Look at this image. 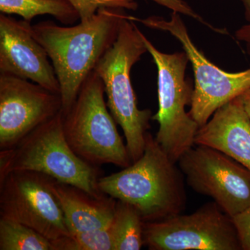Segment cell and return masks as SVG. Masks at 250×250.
Instances as JSON below:
<instances>
[{
    "mask_svg": "<svg viewBox=\"0 0 250 250\" xmlns=\"http://www.w3.org/2000/svg\"><path fill=\"white\" fill-rule=\"evenodd\" d=\"M109 228L71 233L52 241L54 250H113Z\"/></svg>",
    "mask_w": 250,
    "mask_h": 250,
    "instance_id": "cell-18",
    "label": "cell"
},
{
    "mask_svg": "<svg viewBox=\"0 0 250 250\" xmlns=\"http://www.w3.org/2000/svg\"><path fill=\"white\" fill-rule=\"evenodd\" d=\"M49 59L45 48L33 36L31 22L0 15V73L32 81L61 95Z\"/></svg>",
    "mask_w": 250,
    "mask_h": 250,
    "instance_id": "cell-12",
    "label": "cell"
},
{
    "mask_svg": "<svg viewBox=\"0 0 250 250\" xmlns=\"http://www.w3.org/2000/svg\"><path fill=\"white\" fill-rule=\"evenodd\" d=\"M104 85L95 71L81 87L75 103L63 115L62 127L69 146L81 159L95 166L131 165L129 152L108 111Z\"/></svg>",
    "mask_w": 250,
    "mask_h": 250,
    "instance_id": "cell-5",
    "label": "cell"
},
{
    "mask_svg": "<svg viewBox=\"0 0 250 250\" xmlns=\"http://www.w3.org/2000/svg\"><path fill=\"white\" fill-rule=\"evenodd\" d=\"M195 145L217 149L250 170V90L217 109L199 128Z\"/></svg>",
    "mask_w": 250,
    "mask_h": 250,
    "instance_id": "cell-13",
    "label": "cell"
},
{
    "mask_svg": "<svg viewBox=\"0 0 250 250\" xmlns=\"http://www.w3.org/2000/svg\"><path fill=\"white\" fill-rule=\"evenodd\" d=\"M150 133L142 156L123 170L100 177V191L126 202L144 222L166 220L185 210L184 176Z\"/></svg>",
    "mask_w": 250,
    "mask_h": 250,
    "instance_id": "cell-2",
    "label": "cell"
},
{
    "mask_svg": "<svg viewBox=\"0 0 250 250\" xmlns=\"http://www.w3.org/2000/svg\"><path fill=\"white\" fill-rule=\"evenodd\" d=\"M0 250H54L52 242L14 220L0 218Z\"/></svg>",
    "mask_w": 250,
    "mask_h": 250,
    "instance_id": "cell-17",
    "label": "cell"
},
{
    "mask_svg": "<svg viewBox=\"0 0 250 250\" xmlns=\"http://www.w3.org/2000/svg\"><path fill=\"white\" fill-rule=\"evenodd\" d=\"M235 37L237 41L245 44L247 53L250 56V22L237 29L235 32Z\"/></svg>",
    "mask_w": 250,
    "mask_h": 250,
    "instance_id": "cell-22",
    "label": "cell"
},
{
    "mask_svg": "<svg viewBox=\"0 0 250 250\" xmlns=\"http://www.w3.org/2000/svg\"><path fill=\"white\" fill-rule=\"evenodd\" d=\"M129 14L121 8H102L90 19L70 27L51 21L32 25V34L48 54L60 85L62 114L70 109L81 87L116 42Z\"/></svg>",
    "mask_w": 250,
    "mask_h": 250,
    "instance_id": "cell-1",
    "label": "cell"
},
{
    "mask_svg": "<svg viewBox=\"0 0 250 250\" xmlns=\"http://www.w3.org/2000/svg\"><path fill=\"white\" fill-rule=\"evenodd\" d=\"M77 10L81 21L90 19L102 8H121L136 11L139 7L136 0H68Z\"/></svg>",
    "mask_w": 250,
    "mask_h": 250,
    "instance_id": "cell-19",
    "label": "cell"
},
{
    "mask_svg": "<svg viewBox=\"0 0 250 250\" xmlns=\"http://www.w3.org/2000/svg\"><path fill=\"white\" fill-rule=\"evenodd\" d=\"M135 22L169 33L180 42L192 65L194 88L188 113L199 126L205 125L217 109L250 90V68L238 72L225 71L210 62L192 41L181 14L172 12L170 19L161 16L139 18Z\"/></svg>",
    "mask_w": 250,
    "mask_h": 250,
    "instance_id": "cell-7",
    "label": "cell"
},
{
    "mask_svg": "<svg viewBox=\"0 0 250 250\" xmlns=\"http://www.w3.org/2000/svg\"><path fill=\"white\" fill-rule=\"evenodd\" d=\"M59 112L10 149L0 150V179L14 171H34L62 183L85 190L94 197L106 194L98 187V166L77 155L69 146Z\"/></svg>",
    "mask_w": 250,
    "mask_h": 250,
    "instance_id": "cell-4",
    "label": "cell"
},
{
    "mask_svg": "<svg viewBox=\"0 0 250 250\" xmlns=\"http://www.w3.org/2000/svg\"><path fill=\"white\" fill-rule=\"evenodd\" d=\"M244 8L245 18L248 22H250V0H238Z\"/></svg>",
    "mask_w": 250,
    "mask_h": 250,
    "instance_id": "cell-23",
    "label": "cell"
},
{
    "mask_svg": "<svg viewBox=\"0 0 250 250\" xmlns=\"http://www.w3.org/2000/svg\"><path fill=\"white\" fill-rule=\"evenodd\" d=\"M144 220L139 211L126 202L117 200L110 226L113 250H139L144 246Z\"/></svg>",
    "mask_w": 250,
    "mask_h": 250,
    "instance_id": "cell-16",
    "label": "cell"
},
{
    "mask_svg": "<svg viewBox=\"0 0 250 250\" xmlns=\"http://www.w3.org/2000/svg\"><path fill=\"white\" fill-rule=\"evenodd\" d=\"M0 11L31 22L36 16L50 15L64 24H73L80 15L68 0H0Z\"/></svg>",
    "mask_w": 250,
    "mask_h": 250,
    "instance_id": "cell-15",
    "label": "cell"
},
{
    "mask_svg": "<svg viewBox=\"0 0 250 250\" xmlns=\"http://www.w3.org/2000/svg\"><path fill=\"white\" fill-rule=\"evenodd\" d=\"M128 18L122 22L116 42L102 57L94 71L103 80L106 104L123 129L132 164L144 152L152 113L148 108L140 109L131 83V69L147 49L142 31Z\"/></svg>",
    "mask_w": 250,
    "mask_h": 250,
    "instance_id": "cell-3",
    "label": "cell"
},
{
    "mask_svg": "<svg viewBox=\"0 0 250 250\" xmlns=\"http://www.w3.org/2000/svg\"><path fill=\"white\" fill-rule=\"evenodd\" d=\"M150 1H154L156 4L160 5L163 7L170 9L172 12H177L179 14L192 18L218 34H223V35L228 34V31L226 29L215 27L206 21L205 18L192 9V6L186 0H150Z\"/></svg>",
    "mask_w": 250,
    "mask_h": 250,
    "instance_id": "cell-20",
    "label": "cell"
},
{
    "mask_svg": "<svg viewBox=\"0 0 250 250\" xmlns=\"http://www.w3.org/2000/svg\"><path fill=\"white\" fill-rule=\"evenodd\" d=\"M142 39L157 68L159 109L152 117L159 124L155 139L171 160L177 164L179 158L195 146L200 128L186 111V106L191 104L193 92L186 80L189 60L184 51L164 53L143 33Z\"/></svg>",
    "mask_w": 250,
    "mask_h": 250,
    "instance_id": "cell-6",
    "label": "cell"
},
{
    "mask_svg": "<svg viewBox=\"0 0 250 250\" xmlns=\"http://www.w3.org/2000/svg\"><path fill=\"white\" fill-rule=\"evenodd\" d=\"M61 111L60 94L21 77L0 73V150L14 147Z\"/></svg>",
    "mask_w": 250,
    "mask_h": 250,
    "instance_id": "cell-11",
    "label": "cell"
},
{
    "mask_svg": "<svg viewBox=\"0 0 250 250\" xmlns=\"http://www.w3.org/2000/svg\"><path fill=\"white\" fill-rule=\"evenodd\" d=\"M51 188L60 204L70 233L111 226L117 200L104 195L94 197L80 188L52 179Z\"/></svg>",
    "mask_w": 250,
    "mask_h": 250,
    "instance_id": "cell-14",
    "label": "cell"
},
{
    "mask_svg": "<svg viewBox=\"0 0 250 250\" xmlns=\"http://www.w3.org/2000/svg\"><path fill=\"white\" fill-rule=\"evenodd\" d=\"M52 177L34 171H14L0 179V218L27 225L51 242L70 234Z\"/></svg>",
    "mask_w": 250,
    "mask_h": 250,
    "instance_id": "cell-10",
    "label": "cell"
},
{
    "mask_svg": "<svg viewBox=\"0 0 250 250\" xmlns=\"http://www.w3.org/2000/svg\"><path fill=\"white\" fill-rule=\"evenodd\" d=\"M144 246L150 250H240L232 218L215 202L190 214L145 222Z\"/></svg>",
    "mask_w": 250,
    "mask_h": 250,
    "instance_id": "cell-8",
    "label": "cell"
},
{
    "mask_svg": "<svg viewBox=\"0 0 250 250\" xmlns=\"http://www.w3.org/2000/svg\"><path fill=\"white\" fill-rule=\"evenodd\" d=\"M231 218L238 232L242 250H250V207Z\"/></svg>",
    "mask_w": 250,
    "mask_h": 250,
    "instance_id": "cell-21",
    "label": "cell"
},
{
    "mask_svg": "<svg viewBox=\"0 0 250 250\" xmlns=\"http://www.w3.org/2000/svg\"><path fill=\"white\" fill-rule=\"evenodd\" d=\"M179 158L188 185L210 197L230 217L250 207V170L224 153L195 145Z\"/></svg>",
    "mask_w": 250,
    "mask_h": 250,
    "instance_id": "cell-9",
    "label": "cell"
}]
</instances>
